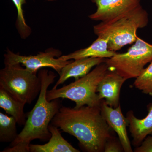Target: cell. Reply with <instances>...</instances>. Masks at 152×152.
<instances>
[{
    "label": "cell",
    "instance_id": "6da1fadb",
    "mask_svg": "<svg viewBox=\"0 0 152 152\" xmlns=\"http://www.w3.org/2000/svg\"><path fill=\"white\" fill-rule=\"evenodd\" d=\"M100 107L61 106L51 124L76 138L86 151L104 152L106 142L113 137Z\"/></svg>",
    "mask_w": 152,
    "mask_h": 152
},
{
    "label": "cell",
    "instance_id": "7a4b0ae2",
    "mask_svg": "<svg viewBox=\"0 0 152 152\" xmlns=\"http://www.w3.org/2000/svg\"><path fill=\"white\" fill-rule=\"evenodd\" d=\"M38 75L42 87L37 101L32 110L27 114L26 121L15 140L1 152H29L31 142L34 140L42 141L49 140L51 133L49 125L61 107L59 99L51 101L47 100L48 88L55 81L56 75L51 71L41 69Z\"/></svg>",
    "mask_w": 152,
    "mask_h": 152
},
{
    "label": "cell",
    "instance_id": "3957f363",
    "mask_svg": "<svg viewBox=\"0 0 152 152\" xmlns=\"http://www.w3.org/2000/svg\"><path fill=\"white\" fill-rule=\"evenodd\" d=\"M148 23V14L140 5L109 21L95 25L94 33L108 39V50L116 52L135 42L138 29L145 27Z\"/></svg>",
    "mask_w": 152,
    "mask_h": 152
},
{
    "label": "cell",
    "instance_id": "277c9868",
    "mask_svg": "<svg viewBox=\"0 0 152 152\" xmlns=\"http://www.w3.org/2000/svg\"><path fill=\"white\" fill-rule=\"evenodd\" d=\"M108 69L105 62L102 63L86 76L69 84L60 88L48 90L47 100L69 99L75 103L76 108L86 105L100 107L102 100L99 99L97 88Z\"/></svg>",
    "mask_w": 152,
    "mask_h": 152
},
{
    "label": "cell",
    "instance_id": "5b68a950",
    "mask_svg": "<svg viewBox=\"0 0 152 152\" xmlns=\"http://www.w3.org/2000/svg\"><path fill=\"white\" fill-rule=\"evenodd\" d=\"M41 87L40 78L37 73L22 67L20 64L5 66L0 71V88L25 104L35 99Z\"/></svg>",
    "mask_w": 152,
    "mask_h": 152
},
{
    "label": "cell",
    "instance_id": "8992f818",
    "mask_svg": "<svg viewBox=\"0 0 152 152\" xmlns=\"http://www.w3.org/2000/svg\"><path fill=\"white\" fill-rule=\"evenodd\" d=\"M152 61V45L138 37L135 44L124 53H117L106 58L105 63L109 69L115 71L128 80L136 78L145 66Z\"/></svg>",
    "mask_w": 152,
    "mask_h": 152
},
{
    "label": "cell",
    "instance_id": "52a82bcc",
    "mask_svg": "<svg viewBox=\"0 0 152 152\" xmlns=\"http://www.w3.org/2000/svg\"><path fill=\"white\" fill-rule=\"evenodd\" d=\"M61 52L54 49L47 50L45 52H40L36 56H23L15 54L8 49L4 55L5 65L21 64L27 69L37 73L38 70L45 67L52 68L59 75L62 69L72 61H65L60 58Z\"/></svg>",
    "mask_w": 152,
    "mask_h": 152
},
{
    "label": "cell",
    "instance_id": "ba28073f",
    "mask_svg": "<svg viewBox=\"0 0 152 152\" xmlns=\"http://www.w3.org/2000/svg\"><path fill=\"white\" fill-rule=\"evenodd\" d=\"M97 7L89 16L93 20L109 21L140 5L141 0H91Z\"/></svg>",
    "mask_w": 152,
    "mask_h": 152
},
{
    "label": "cell",
    "instance_id": "9c48e42d",
    "mask_svg": "<svg viewBox=\"0 0 152 152\" xmlns=\"http://www.w3.org/2000/svg\"><path fill=\"white\" fill-rule=\"evenodd\" d=\"M100 107L103 117L112 130L118 134L124 151L132 152L126 129L127 126H129V123L126 118L123 115L120 104L114 108L107 104L105 101L102 99Z\"/></svg>",
    "mask_w": 152,
    "mask_h": 152
},
{
    "label": "cell",
    "instance_id": "30bf717a",
    "mask_svg": "<svg viewBox=\"0 0 152 152\" xmlns=\"http://www.w3.org/2000/svg\"><path fill=\"white\" fill-rule=\"evenodd\" d=\"M126 80L115 71L108 69L97 88L99 99H105L107 104L114 108L118 107L121 88Z\"/></svg>",
    "mask_w": 152,
    "mask_h": 152
},
{
    "label": "cell",
    "instance_id": "8fae6325",
    "mask_svg": "<svg viewBox=\"0 0 152 152\" xmlns=\"http://www.w3.org/2000/svg\"><path fill=\"white\" fill-rule=\"evenodd\" d=\"M104 58H84L72 61L62 69L59 74L60 77L54 86L53 89H56L60 85L62 84L70 78L77 80L88 74L92 68L104 62Z\"/></svg>",
    "mask_w": 152,
    "mask_h": 152
},
{
    "label": "cell",
    "instance_id": "7c38bea8",
    "mask_svg": "<svg viewBox=\"0 0 152 152\" xmlns=\"http://www.w3.org/2000/svg\"><path fill=\"white\" fill-rule=\"evenodd\" d=\"M148 115L143 119L137 118L132 111L127 113L129 129L133 138V145L138 147L145 139L152 135V103L147 106Z\"/></svg>",
    "mask_w": 152,
    "mask_h": 152
},
{
    "label": "cell",
    "instance_id": "4fadbf2b",
    "mask_svg": "<svg viewBox=\"0 0 152 152\" xmlns=\"http://www.w3.org/2000/svg\"><path fill=\"white\" fill-rule=\"evenodd\" d=\"M108 39L107 38L98 37L97 39L88 48L76 51L69 54L61 56L59 58L65 61L90 57L104 58H111L117 53L108 50Z\"/></svg>",
    "mask_w": 152,
    "mask_h": 152
},
{
    "label": "cell",
    "instance_id": "5bb4252c",
    "mask_svg": "<svg viewBox=\"0 0 152 152\" xmlns=\"http://www.w3.org/2000/svg\"><path fill=\"white\" fill-rule=\"evenodd\" d=\"M60 130L50 124L49 130L52 135L48 142L42 145L30 144L29 152H80L64 138Z\"/></svg>",
    "mask_w": 152,
    "mask_h": 152
},
{
    "label": "cell",
    "instance_id": "9a60e30c",
    "mask_svg": "<svg viewBox=\"0 0 152 152\" xmlns=\"http://www.w3.org/2000/svg\"><path fill=\"white\" fill-rule=\"evenodd\" d=\"M25 104L17 100L7 91L0 88V107L15 119L17 124L24 126L27 115L24 111Z\"/></svg>",
    "mask_w": 152,
    "mask_h": 152
},
{
    "label": "cell",
    "instance_id": "2e32d148",
    "mask_svg": "<svg viewBox=\"0 0 152 152\" xmlns=\"http://www.w3.org/2000/svg\"><path fill=\"white\" fill-rule=\"evenodd\" d=\"M15 119L0 112V142H12L18 134L17 132Z\"/></svg>",
    "mask_w": 152,
    "mask_h": 152
},
{
    "label": "cell",
    "instance_id": "e0dca14e",
    "mask_svg": "<svg viewBox=\"0 0 152 152\" xmlns=\"http://www.w3.org/2000/svg\"><path fill=\"white\" fill-rule=\"evenodd\" d=\"M136 79L134 87L144 94L152 96V61Z\"/></svg>",
    "mask_w": 152,
    "mask_h": 152
},
{
    "label": "cell",
    "instance_id": "ac0fdd59",
    "mask_svg": "<svg viewBox=\"0 0 152 152\" xmlns=\"http://www.w3.org/2000/svg\"><path fill=\"white\" fill-rule=\"evenodd\" d=\"M18 12V17L16 26L22 39H26L31 33V28L28 26L24 16L23 6L26 3V0H12Z\"/></svg>",
    "mask_w": 152,
    "mask_h": 152
},
{
    "label": "cell",
    "instance_id": "d6986e66",
    "mask_svg": "<svg viewBox=\"0 0 152 152\" xmlns=\"http://www.w3.org/2000/svg\"><path fill=\"white\" fill-rule=\"evenodd\" d=\"M124 149L120 140L115 139L113 137L109 139L105 144L104 152H122Z\"/></svg>",
    "mask_w": 152,
    "mask_h": 152
},
{
    "label": "cell",
    "instance_id": "ffe728a7",
    "mask_svg": "<svg viewBox=\"0 0 152 152\" xmlns=\"http://www.w3.org/2000/svg\"><path fill=\"white\" fill-rule=\"evenodd\" d=\"M135 152H152V135H148L138 147L134 150Z\"/></svg>",
    "mask_w": 152,
    "mask_h": 152
}]
</instances>
